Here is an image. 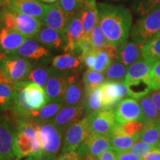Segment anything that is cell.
<instances>
[{"label":"cell","instance_id":"d4e9b609","mask_svg":"<svg viewBox=\"0 0 160 160\" xmlns=\"http://www.w3.org/2000/svg\"><path fill=\"white\" fill-rule=\"evenodd\" d=\"M84 37L88 38L92 30L99 22V11L96 0H86L82 10Z\"/></svg>","mask_w":160,"mask_h":160},{"label":"cell","instance_id":"52a82bcc","mask_svg":"<svg viewBox=\"0 0 160 160\" xmlns=\"http://www.w3.org/2000/svg\"><path fill=\"white\" fill-rule=\"evenodd\" d=\"M33 65L23 58L10 54H0V71L13 83L27 79Z\"/></svg>","mask_w":160,"mask_h":160},{"label":"cell","instance_id":"d6a6232c","mask_svg":"<svg viewBox=\"0 0 160 160\" xmlns=\"http://www.w3.org/2000/svg\"><path fill=\"white\" fill-rule=\"evenodd\" d=\"M128 67L120 62L114 60L108 68L104 72L106 81L125 82L127 76Z\"/></svg>","mask_w":160,"mask_h":160},{"label":"cell","instance_id":"c3c4849f","mask_svg":"<svg viewBox=\"0 0 160 160\" xmlns=\"http://www.w3.org/2000/svg\"><path fill=\"white\" fill-rule=\"evenodd\" d=\"M117 160H141L130 151L117 153Z\"/></svg>","mask_w":160,"mask_h":160},{"label":"cell","instance_id":"5b68a950","mask_svg":"<svg viewBox=\"0 0 160 160\" xmlns=\"http://www.w3.org/2000/svg\"><path fill=\"white\" fill-rule=\"evenodd\" d=\"M160 33V6L140 17L131 28L133 41L144 45Z\"/></svg>","mask_w":160,"mask_h":160},{"label":"cell","instance_id":"6f0895ef","mask_svg":"<svg viewBox=\"0 0 160 160\" xmlns=\"http://www.w3.org/2000/svg\"><path fill=\"white\" fill-rule=\"evenodd\" d=\"M0 6H2V2H1V0H0Z\"/></svg>","mask_w":160,"mask_h":160},{"label":"cell","instance_id":"ffe728a7","mask_svg":"<svg viewBox=\"0 0 160 160\" xmlns=\"http://www.w3.org/2000/svg\"><path fill=\"white\" fill-rule=\"evenodd\" d=\"M33 39L41 43L51 51H64L67 44L65 34L45 26L42 28Z\"/></svg>","mask_w":160,"mask_h":160},{"label":"cell","instance_id":"bcb514c9","mask_svg":"<svg viewBox=\"0 0 160 160\" xmlns=\"http://www.w3.org/2000/svg\"><path fill=\"white\" fill-rule=\"evenodd\" d=\"M98 158L99 160H117V153L113 149L105 151Z\"/></svg>","mask_w":160,"mask_h":160},{"label":"cell","instance_id":"e0dca14e","mask_svg":"<svg viewBox=\"0 0 160 160\" xmlns=\"http://www.w3.org/2000/svg\"><path fill=\"white\" fill-rule=\"evenodd\" d=\"M82 117H85L84 105L63 106L51 120L64 133L68 128L79 121Z\"/></svg>","mask_w":160,"mask_h":160},{"label":"cell","instance_id":"b9f144b4","mask_svg":"<svg viewBox=\"0 0 160 160\" xmlns=\"http://www.w3.org/2000/svg\"><path fill=\"white\" fill-rule=\"evenodd\" d=\"M154 149L155 148H153L151 145H148L147 143L144 142L143 141L138 139L129 151L133 155H135L136 157L142 159Z\"/></svg>","mask_w":160,"mask_h":160},{"label":"cell","instance_id":"1f68e13d","mask_svg":"<svg viewBox=\"0 0 160 160\" xmlns=\"http://www.w3.org/2000/svg\"><path fill=\"white\" fill-rule=\"evenodd\" d=\"M54 71L55 68L53 67H47V66L36 67L31 70L26 79L37 84L45 88L46 84Z\"/></svg>","mask_w":160,"mask_h":160},{"label":"cell","instance_id":"11a10c76","mask_svg":"<svg viewBox=\"0 0 160 160\" xmlns=\"http://www.w3.org/2000/svg\"><path fill=\"white\" fill-rule=\"evenodd\" d=\"M110 1H125V0H110Z\"/></svg>","mask_w":160,"mask_h":160},{"label":"cell","instance_id":"9f6ffc18","mask_svg":"<svg viewBox=\"0 0 160 160\" xmlns=\"http://www.w3.org/2000/svg\"><path fill=\"white\" fill-rule=\"evenodd\" d=\"M158 123V126H159V131H160V122H157Z\"/></svg>","mask_w":160,"mask_h":160},{"label":"cell","instance_id":"7402d4cb","mask_svg":"<svg viewBox=\"0 0 160 160\" xmlns=\"http://www.w3.org/2000/svg\"><path fill=\"white\" fill-rule=\"evenodd\" d=\"M142 47L143 45L136 42L133 40L125 42L117 47L116 59L128 68L142 57Z\"/></svg>","mask_w":160,"mask_h":160},{"label":"cell","instance_id":"f907efd6","mask_svg":"<svg viewBox=\"0 0 160 160\" xmlns=\"http://www.w3.org/2000/svg\"><path fill=\"white\" fill-rule=\"evenodd\" d=\"M80 160H99V158L88 154H80Z\"/></svg>","mask_w":160,"mask_h":160},{"label":"cell","instance_id":"ba28073f","mask_svg":"<svg viewBox=\"0 0 160 160\" xmlns=\"http://www.w3.org/2000/svg\"><path fill=\"white\" fill-rule=\"evenodd\" d=\"M88 125L90 133L111 137L119 124L113 108H103L88 116Z\"/></svg>","mask_w":160,"mask_h":160},{"label":"cell","instance_id":"f1b7e54d","mask_svg":"<svg viewBox=\"0 0 160 160\" xmlns=\"http://www.w3.org/2000/svg\"><path fill=\"white\" fill-rule=\"evenodd\" d=\"M142 112L144 122H160V112L152 100L151 96L146 94L138 99Z\"/></svg>","mask_w":160,"mask_h":160},{"label":"cell","instance_id":"603a6c76","mask_svg":"<svg viewBox=\"0 0 160 160\" xmlns=\"http://www.w3.org/2000/svg\"><path fill=\"white\" fill-rule=\"evenodd\" d=\"M17 31L28 39H33L42 28L43 24L37 18L15 11Z\"/></svg>","mask_w":160,"mask_h":160},{"label":"cell","instance_id":"4316f807","mask_svg":"<svg viewBox=\"0 0 160 160\" xmlns=\"http://www.w3.org/2000/svg\"><path fill=\"white\" fill-rule=\"evenodd\" d=\"M85 117L103 109L102 107V86L85 91L84 99Z\"/></svg>","mask_w":160,"mask_h":160},{"label":"cell","instance_id":"8fae6325","mask_svg":"<svg viewBox=\"0 0 160 160\" xmlns=\"http://www.w3.org/2000/svg\"><path fill=\"white\" fill-rule=\"evenodd\" d=\"M113 110L116 120L119 125H122L133 120L144 122L142 112L139 101L134 98H125L113 108Z\"/></svg>","mask_w":160,"mask_h":160},{"label":"cell","instance_id":"7bdbcfd3","mask_svg":"<svg viewBox=\"0 0 160 160\" xmlns=\"http://www.w3.org/2000/svg\"><path fill=\"white\" fill-rule=\"evenodd\" d=\"M151 89H160V59L153 64L151 71Z\"/></svg>","mask_w":160,"mask_h":160},{"label":"cell","instance_id":"277c9868","mask_svg":"<svg viewBox=\"0 0 160 160\" xmlns=\"http://www.w3.org/2000/svg\"><path fill=\"white\" fill-rule=\"evenodd\" d=\"M39 134L43 155L42 160H55L60 155L63 133L51 120L39 123Z\"/></svg>","mask_w":160,"mask_h":160},{"label":"cell","instance_id":"4dcf8cb0","mask_svg":"<svg viewBox=\"0 0 160 160\" xmlns=\"http://www.w3.org/2000/svg\"><path fill=\"white\" fill-rule=\"evenodd\" d=\"M142 57L151 64L160 59V33L144 44Z\"/></svg>","mask_w":160,"mask_h":160},{"label":"cell","instance_id":"681fc988","mask_svg":"<svg viewBox=\"0 0 160 160\" xmlns=\"http://www.w3.org/2000/svg\"><path fill=\"white\" fill-rule=\"evenodd\" d=\"M141 160H160V149H154Z\"/></svg>","mask_w":160,"mask_h":160},{"label":"cell","instance_id":"7c38bea8","mask_svg":"<svg viewBox=\"0 0 160 160\" xmlns=\"http://www.w3.org/2000/svg\"><path fill=\"white\" fill-rule=\"evenodd\" d=\"M2 5L13 11L37 18L42 21L49 9V5L38 0H1Z\"/></svg>","mask_w":160,"mask_h":160},{"label":"cell","instance_id":"816d5d0a","mask_svg":"<svg viewBox=\"0 0 160 160\" xmlns=\"http://www.w3.org/2000/svg\"><path fill=\"white\" fill-rule=\"evenodd\" d=\"M0 83H13L5 77V75L0 71Z\"/></svg>","mask_w":160,"mask_h":160},{"label":"cell","instance_id":"d6986e66","mask_svg":"<svg viewBox=\"0 0 160 160\" xmlns=\"http://www.w3.org/2000/svg\"><path fill=\"white\" fill-rule=\"evenodd\" d=\"M70 18L60 7L59 2L49 5V9L45 17L42 20L43 26L50 28L59 33L65 34L66 28Z\"/></svg>","mask_w":160,"mask_h":160},{"label":"cell","instance_id":"74e56055","mask_svg":"<svg viewBox=\"0 0 160 160\" xmlns=\"http://www.w3.org/2000/svg\"><path fill=\"white\" fill-rule=\"evenodd\" d=\"M114 60L105 48L97 51V60L94 67L92 70L104 73Z\"/></svg>","mask_w":160,"mask_h":160},{"label":"cell","instance_id":"91938a15","mask_svg":"<svg viewBox=\"0 0 160 160\" xmlns=\"http://www.w3.org/2000/svg\"><path fill=\"white\" fill-rule=\"evenodd\" d=\"M0 27H1V25H0Z\"/></svg>","mask_w":160,"mask_h":160},{"label":"cell","instance_id":"f6af8a7d","mask_svg":"<svg viewBox=\"0 0 160 160\" xmlns=\"http://www.w3.org/2000/svg\"><path fill=\"white\" fill-rule=\"evenodd\" d=\"M55 160H80V156L77 151L61 153Z\"/></svg>","mask_w":160,"mask_h":160},{"label":"cell","instance_id":"4fadbf2b","mask_svg":"<svg viewBox=\"0 0 160 160\" xmlns=\"http://www.w3.org/2000/svg\"><path fill=\"white\" fill-rule=\"evenodd\" d=\"M85 97V88L83 82L79 79V73H69L65 93L62 99L63 106H77L83 105Z\"/></svg>","mask_w":160,"mask_h":160},{"label":"cell","instance_id":"f5cc1de1","mask_svg":"<svg viewBox=\"0 0 160 160\" xmlns=\"http://www.w3.org/2000/svg\"><path fill=\"white\" fill-rule=\"evenodd\" d=\"M38 1L42 2L43 3H54L56 2L59 1V0H38Z\"/></svg>","mask_w":160,"mask_h":160},{"label":"cell","instance_id":"2e32d148","mask_svg":"<svg viewBox=\"0 0 160 160\" xmlns=\"http://www.w3.org/2000/svg\"><path fill=\"white\" fill-rule=\"evenodd\" d=\"M110 149H112L110 137L89 133L77 151L79 155L88 154L98 158L102 153Z\"/></svg>","mask_w":160,"mask_h":160},{"label":"cell","instance_id":"5bb4252c","mask_svg":"<svg viewBox=\"0 0 160 160\" xmlns=\"http://www.w3.org/2000/svg\"><path fill=\"white\" fill-rule=\"evenodd\" d=\"M101 86L103 108H113L121 100L129 97L125 82L105 81Z\"/></svg>","mask_w":160,"mask_h":160},{"label":"cell","instance_id":"60d3db41","mask_svg":"<svg viewBox=\"0 0 160 160\" xmlns=\"http://www.w3.org/2000/svg\"><path fill=\"white\" fill-rule=\"evenodd\" d=\"M145 124L142 122L133 120V121H130L122 125H120V128L126 134L132 136V137H137L140 135L145 127Z\"/></svg>","mask_w":160,"mask_h":160},{"label":"cell","instance_id":"db71d44e","mask_svg":"<svg viewBox=\"0 0 160 160\" xmlns=\"http://www.w3.org/2000/svg\"><path fill=\"white\" fill-rule=\"evenodd\" d=\"M25 160H42V159H40L39 158H37L35 157H28L27 159H25Z\"/></svg>","mask_w":160,"mask_h":160},{"label":"cell","instance_id":"484cf974","mask_svg":"<svg viewBox=\"0 0 160 160\" xmlns=\"http://www.w3.org/2000/svg\"><path fill=\"white\" fill-rule=\"evenodd\" d=\"M111 148L117 153H123L129 151L135 142L139 138V136L132 137L124 133L120 128V125H118L117 128L113 130L111 137Z\"/></svg>","mask_w":160,"mask_h":160},{"label":"cell","instance_id":"8d00e7d4","mask_svg":"<svg viewBox=\"0 0 160 160\" xmlns=\"http://www.w3.org/2000/svg\"><path fill=\"white\" fill-rule=\"evenodd\" d=\"M88 39L90 40L92 46H93V48L96 51L103 49L105 46L109 44L99 22L97 24L94 28L92 30L91 34Z\"/></svg>","mask_w":160,"mask_h":160},{"label":"cell","instance_id":"44dd1931","mask_svg":"<svg viewBox=\"0 0 160 160\" xmlns=\"http://www.w3.org/2000/svg\"><path fill=\"white\" fill-rule=\"evenodd\" d=\"M26 39L19 31L0 27V54L13 53Z\"/></svg>","mask_w":160,"mask_h":160},{"label":"cell","instance_id":"680465c9","mask_svg":"<svg viewBox=\"0 0 160 160\" xmlns=\"http://www.w3.org/2000/svg\"><path fill=\"white\" fill-rule=\"evenodd\" d=\"M16 160H19V159H16Z\"/></svg>","mask_w":160,"mask_h":160},{"label":"cell","instance_id":"f35d334b","mask_svg":"<svg viewBox=\"0 0 160 160\" xmlns=\"http://www.w3.org/2000/svg\"><path fill=\"white\" fill-rule=\"evenodd\" d=\"M86 0H59L60 7L70 19L82 10Z\"/></svg>","mask_w":160,"mask_h":160},{"label":"cell","instance_id":"7a4b0ae2","mask_svg":"<svg viewBox=\"0 0 160 160\" xmlns=\"http://www.w3.org/2000/svg\"><path fill=\"white\" fill-rule=\"evenodd\" d=\"M39 125L28 119L17 120L13 151L17 159L25 157H35L42 160L43 151L40 142Z\"/></svg>","mask_w":160,"mask_h":160},{"label":"cell","instance_id":"ee69618b","mask_svg":"<svg viewBox=\"0 0 160 160\" xmlns=\"http://www.w3.org/2000/svg\"><path fill=\"white\" fill-rule=\"evenodd\" d=\"M81 59L83 64L88 68V69H93L94 67L96 60H97V51L92 50L91 51L82 53Z\"/></svg>","mask_w":160,"mask_h":160},{"label":"cell","instance_id":"83f0119b","mask_svg":"<svg viewBox=\"0 0 160 160\" xmlns=\"http://www.w3.org/2000/svg\"><path fill=\"white\" fill-rule=\"evenodd\" d=\"M62 107V102H50L42 108L32 111L28 117L25 119L31 120L38 123L48 121L53 118Z\"/></svg>","mask_w":160,"mask_h":160},{"label":"cell","instance_id":"ac0fdd59","mask_svg":"<svg viewBox=\"0 0 160 160\" xmlns=\"http://www.w3.org/2000/svg\"><path fill=\"white\" fill-rule=\"evenodd\" d=\"M68 74V73L55 69L45 87L49 103L61 102L65 91Z\"/></svg>","mask_w":160,"mask_h":160},{"label":"cell","instance_id":"3957f363","mask_svg":"<svg viewBox=\"0 0 160 160\" xmlns=\"http://www.w3.org/2000/svg\"><path fill=\"white\" fill-rule=\"evenodd\" d=\"M153 64L143 57L128 68L125 83L128 87L129 97L139 99L151 91V71Z\"/></svg>","mask_w":160,"mask_h":160},{"label":"cell","instance_id":"f546056e","mask_svg":"<svg viewBox=\"0 0 160 160\" xmlns=\"http://www.w3.org/2000/svg\"><path fill=\"white\" fill-rule=\"evenodd\" d=\"M139 139L155 149H160V131L157 122H148Z\"/></svg>","mask_w":160,"mask_h":160},{"label":"cell","instance_id":"9c48e42d","mask_svg":"<svg viewBox=\"0 0 160 160\" xmlns=\"http://www.w3.org/2000/svg\"><path fill=\"white\" fill-rule=\"evenodd\" d=\"M89 133L88 117H84L77 122L68 128L64 132L60 154L77 151Z\"/></svg>","mask_w":160,"mask_h":160},{"label":"cell","instance_id":"9a60e30c","mask_svg":"<svg viewBox=\"0 0 160 160\" xmlns=\"http://www.w3.org/2000/svg\"><path fill=\"white\" fill-rule=\"evenodd\" d=\"M67 44L64 50L65 53H77L79 42L84 37V28L82 11L78 12L70 19L65 31Z\"/></svg>","mask_w":160,"mask_h":160},{"label":"cell","instance_id":"d590c367","mask_svg":"<svg viewBox=\"0 0 160 160\" xmlns=\"http://www.w3.org/2000/svg\"><path fill=\"white\" fill-rule=\"evenodd\" d=\"M0 25L10 30L17 31L15 11L6 6H0Z\"/></svg>","mask_w":160,"mask_h":160},{"label":"cell","instance_id":"7dc6e473","mask_svg":"<svg viewBox=\"0 0 160 160\" xmlns=\"http://www.w3.org/2000/svg\"><path fill=\"white\" fill-rule=\"evenodd\" d=\"M149 95L151 96L152 100L157 107L158 110L160 112V89L151 90L150 91Z\"/></svg>","mask_w":160,"mask_h":160},{"label":"cell","instance_id":"cb8c5ba5","mask_svg":"<svg viewBox=\"0 0 160 160\" xmlns=\"http://www.w3.org/2000/svg\"><path fill=\"white\" fill-rule=\"evenodd\" d=\"M52 67L59 71L65 73H77L83 64L81 56L78 53H65L53 57Z\"/></svg>","mask_w":160,"mask_h":160},{"label":"cell","instance_id":"30bf717a","mask_svg":"<svg viewBox=\"0 0 160 160\" xmlns=\"http://www.w3.org/2000/svg\"><path fill=\"white\" fill-rule=\"evenodd\" d=\"M17 126L7 116L0 113V160H16L13 142Z\"/></svg>","mask_w":160,"mask_h":160},{"label":"cell","instance_id":"ab89813d","mask_svg":"<svg viewBox=\"0 0 160 160\" xmlns=\"http://www.w3.org/2000/svg\"><path fill=\"white\" fill-rule=\"evenodd\" d=\"M158 6H160V0H134L133 3V10L140 17Z\"/></svg>","mask_w":160,"mask_h":160},{"label":"cell","instance_id":"836d02e7","mask_svg":"<svg viewBox=\"0 0 160 160\" xmlns=\"http://www.w3.org/2000/svg\"><path fill=\"white\" fill-rule=\"evenodd\" d=\"M15 90L14 83H0V111L11 109Z\"/></svg>","mask_w":160,"mask_h":160},{"label":"cell","instance_id":"e575fe53","mask_svg":"<svg viewBox=\"0 0 160 160\" xmlns=\"http://www.w3.org/2000/svg\"><path fill=\"white\" fill-rule=\"evenodd\" d=\"M106 81L104 73L88 69L85 72L82 77V82L85 91L95 88L101 86Z\"/></svg>","mask_w":160,"mask_h":160},{"label":"cell","instance_id":"6da1fadb","mask_svg":"<svg viewBox=\"0 0 160 160\" xmlns=\"http://www.w3.org/2000/svg\"><path fill=\"white\" fill-rule=\"evenodd\" d=\"M99 24L109 44L119 47L128 41L132 28L131 12L122 5L99 3Z\"/></svg>","mask_w":160,"mask_h":160},{"label":"cell","instance_id":"8992f818","mask_svg":"<svg viewBox=\"0 0 160 160\" xmlns=\"http://www.w3.org/2000/svg\"><path fill=\"white\" fill-rule=\"evenodd\" d=\"M10 55L27 59L33 66H45L52 62L53 54L51 50L33 39H26L17 51Z\"/></svg>","mask_w":160,"mask_h":160}]
</instances>
